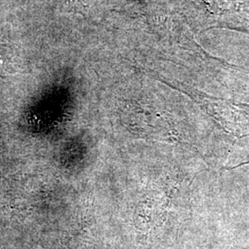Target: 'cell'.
<instances>
[{
	"label": "cell",
	"instance_id": "6da1fadb",
	"mask_svg": "<svg viewBox=\"0 0 249 249\" xmlns=\"http://www.w3.org/2000/svg\"><path fill=\"white\" fill-rule=\"evenodd\" d=\"M76 0H69V2H75Z\"/></svg>",
	"mask_w": 249,
	"mask_h": 249
}]
</instances>
